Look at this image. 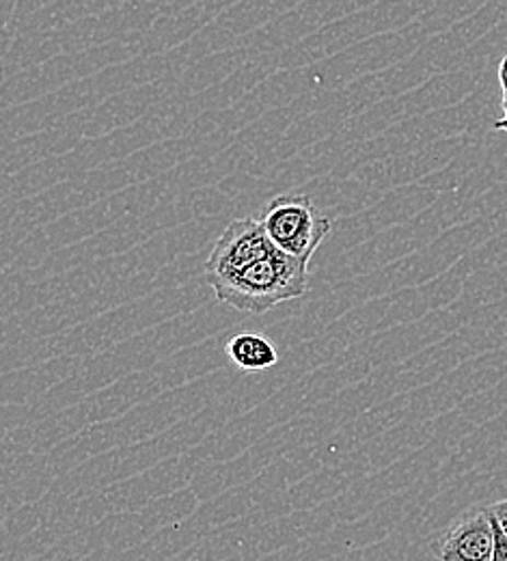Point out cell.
<instances>
[{"instance_id": "4", "label": "cell", "mask_w": 507, "mask_h": 561, "mask_svg": "<svg viewBox=\"0 0 507 561\" xmlns=\"http://www.w3.org/2000/svg\"><path fill=\"white\" fill-rule=\"evenodd\" d=\"M497 534L486 507H471L458 516L435 542L438 561H495Z\"/></svg>"}, {"instance_id": "9", "label": "cell", "mask_w": 507, "mask_h": 561, "mask_svg": "<svg viewBox=\"0 0 507 561\" xmlns=\"http://www.w3.org/2000/svg\"><path fill=\"white\" fill-rule=\"evenodd\" d=\"M191 561H201V560H199V558H193V560H191Z\"/></svg>"}, {"instance_id": "1", "label": "cell", "mask_w": 507, "mask_h": 561, "mask_svg": "<svg viewBox=\"0 0 507 561\" xmlns=\"http://www.w3.org/2000/svg\"><path fill=\"white\" fill-rule=\"evenodd\" d=\"M309 257H293L275 249L242 275L212 285V291L218 302H224L235 311L262 316L309 291Z\"/></svg>"}, {"instance_id": "5", "label": "cell", "mask_w": 507, "mask_h": 561, "mask_svg": "<svg viewBox=\"0 0 507 561\" xmlns=\"http://www.w3.org/2000/svg\"><path fill=\"white\" fill-rule=\"evenodd\" d=\"M229 358L249 374L266 371L279 363L277 348L260 333H238L227 344Z\"/></svg>"}, {"instance_id": "8", "label": "cell", "mask_w": 507, "mask_h": 561, "mask_svg": "<svg viewBox=\"0 0 507 561\" xmlns=\"http://www.w3.org/2000/svg\"><path fill=\"white\" fill-rule=\"evenodd\" d=\"M495 520V518H493ZM495 534H497V553H495V561H507V538L506 534L502 531L499 523L495 520Z\"/></svg>"}, {"instance_id": "3", "label": "cell", "mask_w": 507, "mask_h": 561, "mask_svg": "<svg viewBox=\"0 0 507 561\" xmlns=\"http://www.w3.org/2000/svg\"><path fill=\"white\" fill-rule=\"evenodd\" d=\"M275 249L277 247L268 238L260 218H235L224 227L206 262V279L210 287L222 280L233 279L253 264L268 257Z\"/></svg>"}, {"instance_id": "2", "label": "cell", "mask_w": 507, "mask_h": 561, "mask_svg": "<svg viewBox=\"0 0 507 561\" xmlns=\"http://www.w3.org/2000/svg\"><path fill=\"white\" fill-rule=\"evenodd\" d=\"M273 244L293 257H313L333 222L307 195H281L260 216Z\"/></svg>"}, {"instance_id": "6", "label": "cell", "mask_w": 507, "mask_h": 561, "mask_svg": "<svg viewBox=\"0 0 507 561\" xmlns=\"http://www.w3.org/2000/svg\"><path fill=\"white\" fill-rule=\"evenodd\" d=\"M499 84H502V106H504V117L493 124V130L507 133V55L499 64Z\"/></svg>"}, {"instance_id": "7", "label": "cell", "mask_w": 507, "mask_h": 561, "mask_svg": "<svg viewBox=\"0 0 507 561\" xmlns=\"http://www.w3.org/2000/svg\"><path fill=\"white\" fill-rule=\"evenodd\" d=\"M488 510H491L493 518L499 523V527H502V531L506 534L507 538V496L497 501V503H493V505H488Z\"/></svg>"}]
</instances>
